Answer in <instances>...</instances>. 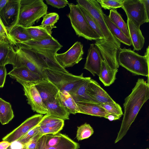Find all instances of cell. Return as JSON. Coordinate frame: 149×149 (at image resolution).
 Segmentation results:
<instances>
[{"mask_svg": "<svg viewBox=\"0 0 149 149\" xmlns=\"http://www.w3.org/2000/svg\"><path fill=\"white\" fill-rule=\"evenodd\" d=\"M77 4L85 10L95 19L103 36L95 40L94 45L100 51L103 60L108 63L117 61L120 42L109 30L103 16L102 8L97 0H77Z\"/></svg>", "mask_w": 149, "mask_h": 149, "instance_id": "6da1fadb", "label": "cell"}, {"mask_svg": "<svg viewBox=\"0 0 149 149\" xmlns=\"http://www.w3.org/2000/svg\"><path fill=\"white\" fill-rule=\"evenodd\" d=\"M149 98L148 82L143 79H138L131 93L125 99L123 117L115 143L126 134L140 109Z\"/></svg>", "mask_w": 149, "mask_h": 149, "instance_id": "7a4b0ae2", "label": "cell"}, {"mask_svg": "<svg viewBox=\"0 0 149 149\" xmlns=\"http://www.w3.org/2000/svg\"><path fill=\"white\" fill-rule=\"evenodd\" d=\"M22 50L19 58L20 65L25 66L36 73L43 79H46L43 70L51 68L65 72H69L59 64L55 55L58 49H36L19 44Z\"/></svg>", "mask_w": 149, "mask_h": 149, "instance_id": "3957f363", "label": "cell"}, {"mask_svg": "<svg viewBox=\"0 0 149 149\" xmlns=\"http://www.w3.org/2000/svg\"><path fill=\"white\" fill-rule=\"evenodd\" d=\"M149 46L144 56L139 54L130 48H120L117 55L118 64L134 75L147 77L148 80Z\"/></svg>", "mask_w": 149, "mask_h": 149, "instance_id": "277c9868", "label": "cell"}, {"mask_svg": "<svg viewBox=\"0 0 149 149\" xmlns=\"http://www.w3.org/2000/svg\"><path fill=\"white\" fill-rule=\"evenodd\" d=\"M47 9L43 0H20L17 25L25 28L33 26L47 13Z\"/></svg>", "mask_w": 149, "mask_h": 149, "instance_id": "5b68a950", "label": "cell"}, {"mask_svg": "<svg viewBox=\"0 0 149 149\" xmlns=\"http://www.w3.org/2000/svg\"><path fill=\"white\" fill-rule=\"evenodd\" d=\"M47 79L55 84L59 91H65L69 93L79 87L87 78L83 73L79 76L73 75L51 68L44 69Z\"/></svg>", "mask_w": 149, "mask_h": 149, "instance_id": "8992f818", "label": "cell"}, {"mask_svg": "<svg viewBox=\"0 0 149 149\" xmlns=\"http://www.w3.org/2000/svg\"><path fill=\"white\" fill-rule=\"evenodd\" d=\"M68 5L70 12L67 16L76 35L89 40L101 39L88 24L78 5L69 3Z\"/></svg>", "mask_w": 149, "mask_h": 149, "instance_id": "52a82bcc", "label": "cell"}, {"mask_svg": "<svg viewBox=\"0 0 149 149\" xmlns=\"http://www.w3.org/2000/svg\"><path fill=\"white\" fill-rule=\"evenodd\" d=\"M121 8L127 18L131 20L138 27L149 22L145 7L142 0H123Z\"/></svg>", "mask_w": 149, "mask_h": 149, "instance_id": "ba28073f", "label": "cell"}, {"mask_svg": "<svg viewBox=\"0 0 149 149\" xmlns=\"http://www.w3.org/2000/svg\"><path fill=\"white\" fill-rule=\"evenodd\" d=\"M17 81L23 86L24 95L32 109L40 114H47V109L34 84L20 81Z\"/></svg>", "mask_w": 149, "mask_h": 149, "instance_id": "9c48e42d", "label": "cell"}, {"mask_svg": "<svg viewBox=\"0 0 149 149\" xmlns=\"http://www.w3.org/2000/svg\"><path fill=\"white\" fill-rule=\"evenodd\" d=\"M83 47V44L77 41L65 52L61 54L56 53L55 58L64 68L72 67L83 59L84 54Z\"/></svg>", "mask_w": 149, "mask_h": 149, "instance_id": "30bf717a", "label": "cell"}, {"mask_svg": "<svg viewBox=\"0 0 149 149\" xmlns=\"http://www.w3.org/2000/svg\"><path fill=\"white\" fill-rule=\"evenodd\" d=\"M20 2V0H9L0 11V19L8 32L17 23Z\"/></svg>", "mask_w": 149, "mask_h": 149, "instance_id": "8fae6325", "label": "cell"}, {"mask_svg": "<svg viewBox=\"0 0 149 149\" xmlns=\"http://www.w3.org/2000/svg\"><path fill=\"white\" fill-rule=\"evenodd\" d=\"M43 114H36L27 119L18 127L3 139L10 143L17 141L30 130L38 125L43 117Z\"/></svg>", "mask_w": 149, "mask_h": 149, "instance_id": "7c38bea8", "label": "cell"}, {"mask_svg": "<svg viewBox=\"0 0 149 149\" xmlns=\"http://www.w3.org/2000/svg\"><path fill=\"white\" fill-rule=\"evenodd\" d=\"M86 94L89 100L100 104L114 101L96 81L91 79L87 84Z\"/></svg>", "mask_w": 149, "mask_h": 149, "instance_id": "4fadbf2b", "label": "cell"}, {"mask_svg": "<svg viewBox=\"0 0 149 149\" xmlns=\"http://www.w3.org/2000/svg\"><path fill=\"white\" fill-rule=\"evenodd\" d=\"M103 60L101 53L94 44H90L88 50L84 69L89 71L93 76H99Z\"/></svg>", "mask_w": 149, "mask_h": 149, "instance_id": "5bb4252c", "label": "cell"}, {"mask_svg": "<svg viewBox=\"0 0 149 149\" xmlns=\"http://www.w3.org/2000/svg\"><path fill=\"white\" fill-rule=\"evenodd\" d=\"M34 84L44 104L54 100L59 91L57 86L48 79H43Z\"/></svg>", "mask_w": 149, "mask_h": 149, "instance_id": "9a60e30c", "label": "cell"}, {"mask_svg": "<svg viewBox=\"0 0 149 149\" xmlns=\"http://www.w3.org/2000/svg\"><path fill=\"white\" fill-rule=\"evenodd\" d=\"M7 74L17 81L34 84L43 80L39 75L24 66L13 68Z\"/></svg>", "mask_w": 149, "mask_h": 149, "instance_id": "2e32d148", "label": "cell"}, {"mask_svg": "<svg viewBox=\"0 0 149 149\" xmlns=\"http://www.w3.org/2000/svg\"><path fill=\"white\" fill-rule=\"evenodd\" d=\"M76 102L79 113L104 118L109 113L100 104L92 101L85 100Z\"/></svg>", "mask_w": 149, "mask_h": 149, "instance_id": "e0dca14e", "label": "cell"}, {"mask_svg": "<svg viewBox=\"0 0 149 149\" xmlns=\"http://www.w3.org/2000/svg\"><path fill=\"white\" fill-rule=\"evenodd\" d=\"M48 110L47 114L63 119H69L70 113L63 105L59 93L53 101L45 104Z\"/></svg>", "mask_w": 149, "mask_h": 149, "instance_id": "ac0fdd59", "label": "cell"}, {"mask_svg": "<svg viewBox=\"0 0 149 149\" xmlns=\"http://www.w3.org/2000/svg\"><path fill=\"white\" fill-rule=\"evenodd\" d=\"M29 48L36 49L60 50L62 47L57 40L52 36L50 38L31 40L20 44Z\"/></svg>", "mask_w": 149, "mask_h": 149, "instance_id": "d6986e66", "label": "cell"}, {"mask_svg": "<svg viewBox=\"0 0 149 149\" xmlns=\"http://www.w3.org/2000/svg\"><path fill=\"white\" fill-rule=\"evenodd\" d=\"M10 42H0V66L10 64L13 66L15 63L16 52Z\"/></svg>", "mask_w": 149, "mask_h": 149, "instance_id": "ffe728a7", "label": "cell"}, {"mask_svg": "<svg viewBox=\"0 0 149 149\" xmlns=\"http://www.w3.org/2000/svg\"><path fill=\"white\" fill-rule=\"evenodd\" d=\"M127 24L130 38L134 48L133 51L141 50L143 47L145 38L140 28L128 18H127Z\"/></svg>", "mask_w": 149, "mask_h": 149, "instance_id": "44dd1931", "label": "cell"}, {"mask_svg": "<svg viewBox=\"0 0 149 149\" xmlns=\"http://www.w3.org/2000/svg\"><path fill=\"white\" fill-rule=\"evenodd\" d=\"M12 44L13 45L32 40L25 28L16 25L8 32Z\"/></svg>", "mask_w": 149, "mask_h": 149, "instance_id": "7402d4cb", "label": "cell"}, {"mask_svg": "<svg viewBox=\"0 0 149 149\" xmlns=\"http://www.w3.org/2000/svg\"><path fill=\"white\" fill-rule=\"evenodd\" d=\"M118 71V69L112 68L102 60L99 76V79L104 86H109L113 83L116 79V76Z\"/></svg>", "mask_w": 149, "mask_h": 149, "instance_id": "603a6c76", "label": "cell"}, {"mask_svg": "<svg viewBox=\"0 0 149 149\" xmlns=\"http://www.w3.org/2000/svg\"><path fill=\"white\" fill-rule=\"evenodd\" d=\"M79 148L78 143L65 135L59 143L54 146H47L39 139L35 149H79Z\"/></svg>", "mask_w": 149, "mask_h": 149, "instance_id": "cb8c5ba5", "label": "cell"}, {"mask_svg": "<svg viewBox=\"0 0 149 149\" xmlns=\"http://www.w3.org/2000/svg\"><path fill=\"white\" fill-rule=\"evenodd\" d=\"M103 15L109 30L116 39L120 42L125 45L131 46L132 43L130 38H128L119 28L112 22L108 15L104 13Z\"/></svg>", "mask_w": 149, "mask_h": 149, "instance_id": "d4e9b609", "label": "cell"}, {"mask_svg": "<svg viewBox=\"0 0 149 149\" xmlns=\"http://www.w3.org/2000/svg\"><path fill=\"white\" fill-rule=\"evenodd\" d=\"M14 115L10 103L0 97V122L3 125L8 124Z\"/></svg>", "mask_w": 149, "mask_h": 149, "instance_id": "484cf974", "label": "cell"}, {"mask_svg": "<svg viewBox=\"0 0 149 149\" xmlns=\"http://www.w3.org/2000/svg\"><path fill=\"white\" fill-rule=\"evenodd\" d=\"M59 94L63 105L70 114L79 113L76 102L69 93L64 91H59Z\"/></svg>", "mask_w": 149, "mask_h": 149, "instance_id": "4316f807", "label": "cell"}, {"mask_svg": "<svg viewBox=\"0 0 149 149\" xmlns=\"http://www.w3.org/2000/svg\"><path fill=\"white\" fill-rule=\"evenodd\" d=\"M32 40L39 39L51 38L52 31L40 26H32L26 28Z\"/></svg>", "mask_w": 149, "mask_h": 149, "instance_id": "83f0119b", "label": "cell"}, {"mask_svg": "<svg viewBox=\"0 0 149 149\" xmlns=\"http://www.w3.org/2000/svg\"><path fill=\"white\" fill-rule=\"evenodd\" d=\"M108 16L112 22L119 28L128 38H130L127 24L117 10L114 9L110 10Z\"/></svg>", "mask_w": 149, "mask_h": 149, "instance_id": "f1b7e54d", "label": "cell"}, {"mask_svg": "<svg viewBox=\"0 0 149 149\" xmlns=\"http://www.w3.org/2000/svg\"><path fill=\"white\" fill-rule=\"evenodd\" d=\"M91 79L90 77H88L87 79L79 87L70 93L76 102L90 100L86 95V90L87 84Z\"/></svg>", "mask_w": 149, "mask_h": 149, "instance_id": "f546056e", "label": "cell"}, {"mask_svg": "<svg viewBox=\"0 0 149 149\" xmlns=\"http://www.w3.org/2000/svg\"><path fill=\"white\" fill-rule=\"evenodd\" d=\"M64 135L60 132L55 134H46L42 135L39 139L47 146H54L59 143Z\"/></svg>", "mask_w": 149, "mask_h": 149, "instance_id": "4dcf8cb0", "label": "cell"}, {"mask_svg": "<svg viewBox=\"0 0 149 149\" xmlns=\"http://www.w3.org/2000/svg\"><path fill=\"white\" fill-rule=\"evenodd\" d=\"M64 120L53 116L46 114L39 125L48 127H54L61 126H64Z\"/></svg>", "mask_w": 149, "mask_h": 149, "instance_id": "1f68e13d", "label": "cell"}, {"mask_svg": "<svg viewBox=\"0 0 149 149\" xmlns=\"http://www.w3.org/2000/svg\"><path fill=\"white\" fill-rule=\"evenodd\" d=\"M59 18V16L56 13H47L44 16L40 26L52 31L53 28L56 27L54 25L58 22Z\"/></svg>", "mask_w": 149, "mask_h": 149, "instance_id": "d6a6232c", "label": "cell"}, {"mask_svg": "<svg viewBox=\"0 0 149 149\" xmlns=\"http://www.w3.org/2000/svg\"><path fill=\"white\" fill-rule=\"evenodd\" d=\"M94 133V130L90 124L85 123L77 127L76 138L78 141L88 138Z\"/></svg>", "mask_w": 149, "mask_h": 149, "instance_id": "836d02e7", "label": "cell"}, {"mask_svg": "<svg viewBox=\"0 0 149 149\" xmlns=\"http://www.w3.org/2000/svg\"><path fill=\"white\" fill-rule=\"evenodd\" d=\"M79 6L89 25L100 36L101 39H103L104 38L103 34L95 19L83 8Z\"/></svg>", "mask_w": 149, "mask_h": 149, "instance_id": "e575fe53", "label": "cell"}, {"mask_svg": "<svg viewBox=\"0 0 149 149\" xmlns=\"http://www.w3.org/2000/svg\"><path fill=\"white\" fill-rule=\"evenodd\" d=\"M100 105L109 113L115 114L121 117L123 115L121 107L115 101Z\"/></svg>", "mask_w": 149, "mask_h": 149, "instance_id": "d590c367", "label": "cell"}, {"mask_svg": "<svg viewBox=\"0 0 149 149\" xmlns=\"http://www.w3.org/2000/svg\"><path fill=\"white\" fill-rule=\"evenodd\" d=\"M101 7L105 9H116L121 8L123 0H97Z\"/></svg>", "mask_w": 149, "mask_h": 149, "instance_id": "8d00e7d4", "label": "cell"}, {"mask_svg": "<svg viewBox=\"0 0 149 149\" xmlns=\"http://www.w3.org/2000/svg\"><path fill=\"white\" fill-rule=\"evenodd\" d=\"M63 127L64 126H61L54 127H48L39 125V132L42 135L49 134H55L59 132Z\"/></svg>", "mask_w": 149, "mask_h": 149, "instance_id": "74e56055", "label": "cell"}, {"mask_svg": "<svg viewBox=\"0 0 149 149\" xmlns=\"http://www.w3.org/2000/svg\"><path fill=\"white\" fill-rule=\"evenodd\" d=\"M38 125L30 130L17 141L23 143L38 134L39 133Z\"/></svg>", "mask_w": 149, "mask_h": 149, "instance_id": "f35d334b", "label": "cell"}, {"mask_svg": "<svg viewBox=\"0 0 149 149\" xmlns=\"http://www.w3.org/2000/svg\"><path fill=\"white\" fill-rule=\"evenodd\" d=\"M42 136L39 132L25 143H22L23 148L26 149H35L38 140Z\"/></svg>", "mask_w": 149, "mask_h": 149, "instance_id": "ab89813d", "label": "cell"}, {"mask_svg": "<svg viewBox=\"0 0 149 149\" xmlns=\"http://www.w3.org/2000/svg\"><path fill=\"white\" fill-rule=\"evenodd\" d=\"M47 3L58 9L63 8L69 3L66 0H45Z\"/></svg>", "mask_w": 149, "mask_h": 149, "instance_id": "60d3db41", "label": "cell"}, {"mask_svg": "<svg viewBox=\"0 0 149 149\" xmlns=\"http://www.w3.org/2000/svg\"><path fill=\"white\" fill-rule=\"evenodd\" d=\"M3 41L9 42L12 44L8 32L0 19V42Z\"/></svg>", "mask_w": 149, "mask_h": 149, "instance_id": "b9f144b4", "label": "cell"}, {"mask_svg": "<svg viewBox=\"0 0 149 149\" xmlns=\"http://www.w3.org/2000/svg\"><path fill=\"white\" fill-rule=\"evenodd\" d=\"M7 74L5 66H0V88L3 87Z\"/></svg>", "mask_w": 149, "mask_h": 149, "instance_id": "7bdbcfd3", "label": "cell"}, {"mask_svg": "<svg viewBox=\"0 0 149 149\" xmlns=\"http://www.w3.org/2000/svg\"><path fill=\"white\" fill-rule=\"evenodd\" d=\"M10 146L11 149H22L23 148L22 144L17 141L11 143Z\"/></svg>", "mask_w": 149, "mask_h": 149, "instance_id": "ee69618b", "label": "cell"}, {"mask_svg": "<svg viewBox=\"0 0 149 149\" xmlns=\"http://www.w3.org/2000/svg\"><path fill=\"white\" fill-rule=\"evenodd\" d=\"M120 117H121L115 114L109 113L104 118L107 119L110 121H112L119 119Z\"/></svg>", "mask_w": 149, "mask_h": 149, "instance_id": "f6af8a7d", "label": "cell"}, {"mask_svg": "<svg viewBox=\"0 0 149 149\" xmlns=\"http://www.w3.org/2000/svg\"><path fill=\"white\" fill-rule=\"evenodd\" d=\"M11 143L3 141L0 142V149H7L10 145Z\"/></svg>", "mask_w": 149, "mask_h": 149, "instance_id": "bcb514c9", "label": "cell"}, {"mask_svg": "<svg viewBox=\"0 0 149 149\" xmlns=\"http://www.w3.org/2000/svg\"><path fill=\"white\" fill-rule=\"evenodd\" d=\"M144 3L147 14L148 16L149 15V0H142Z\"/></svg>", "mask_w": 149, "mask_h": 149, "instance_id": "7dc6e473", "label": "cell"}, {"mask_svg": "<svg viewBox=\"0 0 149 149\" xmlns=\"http://www.w3.org/2000/svg\"><path fill=\"white\" fill-rule=\"evenodd\" d=\"M9 0H0V11L5 6Z\"/></svg>", "mask_w": 149, "mask_h": 149, "instance_id": "c3c4849f", "label": "cell"}, {"mask_svg": "<svg viewBox=\"0 0 149 149\" xmlns=\"http://www.w3.org/2000/svg\"><path fill=\"white\" fill-rule=\"evenodd\" d=\"M7 149H11L10 146Z\"/></svg>", "mask_w": 149, "mask_h": 149, "instance_id": "681fc988", "label": "cell"}, {"mask_svg": "<svg viewBox=\"0 0 149 149\" xmlns=\"http://www.w3.org/2000/svg\"><path fill=\"white\" fill-rule=\"evenodd\" d=\"M22 149H26V148H23Z\"/></svg>", "mask_w": 149, "mask_h": 149, "instance_id": "f907efd6", "label": "cell"}, {"mask_svg": "<svg viewBox=\"0 0 149 149\" xmlns=\"http://www.w3.org/2000/svg\"><path fill=\"white\" fill-rule=\"evenodd\" d=\"M146 149H149V148H146Z\"/></svg>", "mask_w": 149, "mask_h": 149, "instance_id": "816d5d0a", "label": "cell"}]
</instances>
